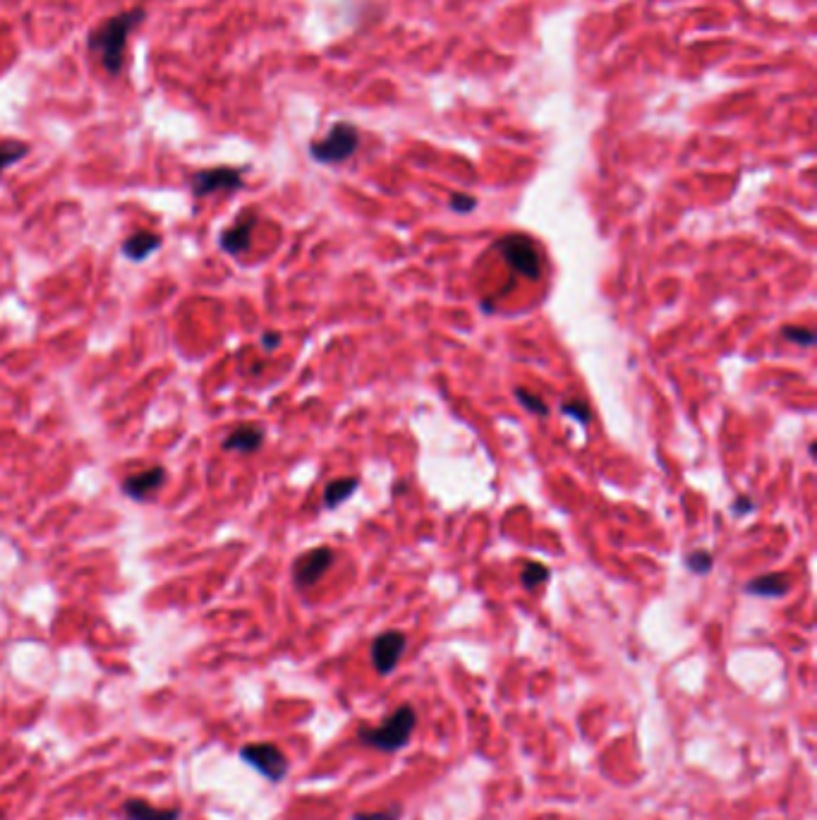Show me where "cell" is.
I'll return each mask as SVG.
<instances>
[{"label":"cell","mask_w":817,"mask_h":820,"mask_svg":"<svg viewBox=\"0 0 817 820\" xmlns=\"http://www.w3.org/2000/svg\"><path fill=\"white\" fill-rule=\"evenodd\" d=\"M141 20H144V7H132V10L108 17L106 22H101L99 27L89 32V51L99 58V63L111 77L121 74L130 32Z\"/></svg>","instance_id":"cell-1"},{"label":"cell","mask_w":817,"mask_h":820,"mask_svg":"<svg viewBox=\"0 0 817 820\" xmlns=\"http://www.w3.org/2000/svg\"><path fill=\"white\" fill-rule=\"evenodd\" d=\"M417 715L413 706H401L395 713L384 719L379 727H362L357 737L365 747H372L376 751L394 753L398 748L408 747L413 729H415Z\"/></svg>","instance_id":"cell-2"},{"label":"cell","mask_w":817,"mask_h":820,"mask_svg":"<svg viewBox=\"0 0 817 820\" xmlns=\"http://www.w3.org/2000/svg\"><path fill=\"white\" fill-rule=\"evenodd\" d=\"M496 249L501 252L511 269L523 276V278L537 281L542 276V259H540L537 245L528 236H520V233L503 236L501 240L496 242Z\"/></svg>","instance_id":"cell-3"},{"label":"cell","mask_w":817,"mask_h":820,"mask_svg":"<svg viewBox=\"0 0 817 820\" xmlns=\"http://www.w3.org/2000/svg\"><path fill=\"white\" fill-rule=\"evenodd\" d=\"M360 135L350 122H336L328 135L309 144V154L319 163H341L355 154Z\"/></svg>","instance_id":"cell-4"},{"label":"cell","mask_w":817,"mask_h":820,"mask_svg":"<svg viewBox=\"0 0 817 820\" xmlns=\"http://www.w3.org/2000/svg\"><path fill=\"white\" fill-rule=\"evenodd\" d=\"M240 758L252 766L257 773H262L267 780L281 782L288 775V758L276 744H245L240 751Z\"/></svg>","instance_id":"cell-5"},{"label":"cell","mask_w":817,"mask_h":820,"mask_svg":"<svg viewBox=\"0 0 817 820\" xmlns=\"http://www.w3.org/2000/svg\"><path fill=\"white\" fill-rule=\"evenodd\" d=\"M245 185L240 169H229V166H219V169H207L192 175L190 188L197 200L214 192H235Z\"/></svg>","instance_id":"cell-6"},{"label":"cell","mask_w":817,"mask_h":820,"mask_svg":"<svg viewBox=\"0 0 817 820\" xmlns=\"http://www.w3.org/2000/svg\"><path fill=\"white\" fill-rule=\"evenodd\" d=\"M405 646H408V639L401 631H386L382 636H376L374 643H372V650H369L372 665H374L376 672L382 674V677H389L395 669V665L401 662Z\"/></svg>","instance_id":"cell-7"},{"label":"cell","mask_w":817,"mask_h":820,"mask_svg":"<svg viewBox=\"0 0 817 820\" xmlns=\"http://www.w3.org/2000/svg\"><path fill=\"white\" fill-rule=\"evenodd\" d=\"M331 564H334V550H328V547H316V550L305 552L295 561L293 581L297 583V588H309V585L319 583V579L331 569Z\"/></svg>","instance_id":"cell-8"},{"label":"cell","mask_w":817,"mask_h":820,"mask_svg":"<svg viewBox=\"0 0 817 820\" xmlns=\"http://www.w3.org/2000/svg\"><path fill=\"white\" fill-rule=\"evenodd\" d=\"M163 483H166V471L161 465H154L149 471L134 473V475L122 480V492L132 499H149L161 490Z\"/></svg>","instance_id":"cell-9"},{"label":"cell","mask_w":817,"mask_h":820,"mask_svg":"<svg viewBox=\"0 0 817 820\" xmlns=\"http://www.w3.org/2000/svg\"><path fill=\"white\" fill-rule=\"evenodd\" d=\"M257 226L255 214H245L240 221H235L230 229H226L221 233V249H226L229 255H242L248 252L249 240H252V229Z\"/></svg>","instance_id":"cell-10"},{"label":"cell","mask_w":817,"mask_h":820,"mask_svg":"<svg viewBox=\"0 0 817 820\" xmlns=\"http://www.w3.org/2000/svg\"><path fill=\"white\" fill-rule=\"evenodd\" d=\"M264 430L259 425H240L233 430L229 437L223 439V449L233 451V454H252L264 444Z\"/></svg>","instance_id":"cell-11"},{"label":"cell","mask_w":817,"mask_h":820,"mask_svg":"<svg viewBox=\"0 0 817 820\" xmlns=\"http://www.w3.org/2000/svg\"><path fill=\"white\" fill-rule=\"evenodd\" d=\"M791 591V579L786 573H767L760 579H753L745 585V592L760 595V598H784Z\"/></svg>","instance_id":"cell-12"},{"label":"cell","mask_w":817,"mask_h":820,"mask_svg":"<svg viewBox=\"0 0 817 820\" xmlns=\"http://www.w3.org/2000/svg\"><path fill=\"white\" fill-rule=\"evenodd\" d=\"M122 814L130 820H180L178 808H154L144 799H128L122 804Z\"/></svg>","instance_id":"cell-13"},{"label":"cell","mask_w":817,"mask_h":820,"mask_svg":"<svg viewBox=\"0 0 817 820\" xmlns=\"http://www.w3.org/2000/svg\"><path fill=\"white\" fill-rule=\"evenodd\" d=\"M159 248H161V238L154 236V233H147V230H140V233H134V236H130L128 240H125L122 252H125V257L132 259V262H144V259Z\"/></svg>","instance_id":"cell-14"},{"label":"cell","mask_w":817,"mask_h":820,"mask_svg":"<svg viewBox=\"0 0 817 820\" xmlns=\"http://www.w3.org/2000/svg\"><path fill=\"white\" fill-rule=\"evenodd\" d=\"M357 478H338L334 483L326 484L324 490V506L326 509H336L338 504H343L345 499H350L357 490Z\"/></svg>","instance_id":"cell-15"},{"label":"cell","mask_w":817,"mask_h":820,"mask_svg":"<svg viewBox=\"0 0 817 820\" xmlns=\"http://www.w3.org/2000/svg\"><path fill=\"white\" fill-rule=\"evenodd\" d=\"M29 154V144L24 142H17V140H7L0 144V173L7 171L13 163L22 161L24 156Z\"/></svg>","instance_id":"cell-16"},{"label":"cell","mask_w":817,"mask_h":820,"mask_svg":"<svg viewBox=\"0 0 817 820\" xmlns=\"http://www.w3.org/2000/svg\"><path fill=\"white\" fill-rule=\"evenodd\" d=\"M547 579H550V569L542 564H537V561H530L523 569V573H520V583H523L525 588H537V585H542Z\"/></svg>","instance_id":"cell-17"},{"label":"cell","mask_w":817,"mask_h":820,"mask_svg":"<svg viewBox=\"0 0 817 820\" xmlns=\"http://www.w3.org/2000/svg\"><path fill=\"white\" fill-rule=\"evenodd\" d=\"M686 566L693 573H707L712 569V554L707 550H693L686 554Z\"/></svg>","instance_id":"cell-18"},{"label":"cell","mask_w":817,"mask_h":820,"mask_svg":"<svg viewBox=\"0 0 817 820\" xmlns=\"http://www.w3.org/2000/svg\"><path fill=\"white\" fill-rule=\"evenodd\" d=\"M782 337L791 343H798V346H812L815 343V334L808 327H791L789 324L782 329Z\"/></svg>","instance_id":"cell-19"},{"label":"cell","mask_w":817,"mask_h":820,"mask_svg":"<svg viewBox=\"0 0 817 820\" xmlns=\"http://www.w3.org/2000/svg\"><path fill=\"white\" fill-rule=\"evenodd\" d=\"M516 398L525 405V408L532 410L535 415H547V413H550V410H547V404H544L542 398L535 396V394H530V391L523 389V386H518L516 389Z\"/></svg>","instance_id":"cell-20"},{"label":"cell","mask_w":817,"mask_h":820,"mask_svg":"<svg viewBox=\"0 0 817 820\" xmlns=\"http://www.w3.org/2000/svg\"><path fill=\"white\" fill-rule=\"evenodd\" d=\"M561 410L566 413V415L573 417V420H578V423H583V425H588L589 420H592L589 405L585 404V401H566V404H561Z\"/></svg>","instance_id":"cell-21"},{"label":"cell","mask_w":817,"mask_h":820,"mask_svg":"<svg viewBox=\"0 0 817 820\" xmlns=\"http://www.w3.org/2000/svg\"><path fill=\"white\" fill-rule=\"evenodd\" d=\"M403 814L401 806L384 808V811H374V814H355L353 820H398Z\"/></svg>","instance_id":"cell-22"},{"label":"cell","mask_w":817,"mask_h":820,"mask_svg":"<svg viewBox=\"0 0 817 820\" xmlns=\"http://www.w3.org/2000/svg\"><path fill=\"white\" fill-rule=\"evenodd\" d=\"M477 207V200L470 195H453L451 197V209H456L458 214H468Z\"/></svg>","instance_id":"cell-23"},{"label":"cell","mask_w":817,"mask_h":820,"mask_svg":"<svg viewBox=\"0 0 817 820\" xmlns=\"http://www.w3.org/2000/svg\"><path fill=\"white\" fill-rule=\"evenodd\" d=\"M262 346L264 350H276L281 346V334H276V331H267L262 337Z\"/></svg>","instance_id":"cell-24"},{"label":"cell","mask_w":817,"mask_h":820,"mask_svg":"<svg viewBox=\"0 0 817 820\" xmlns=\"http://www.w3.org/2000/svg\"><path fill=\"white\" fill-rule=\"evenodd\" d=\"M753 512V502L748 497H738L734 502V513H748Z\"/></svg>","instance_id":"cell-25"}]
</instances>
